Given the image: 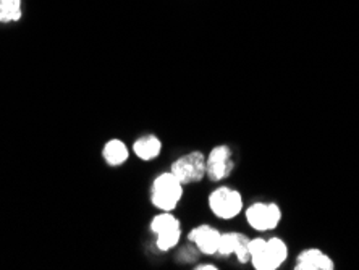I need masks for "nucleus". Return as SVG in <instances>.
<instances>
[{
	"mask_svg": "<svg viewBox=\"0 0 359 270\" xmlns=\"http://www.w3.org/2000/svg\"><path fill=\"white\" fill-rule=\"evenodd\" d=\"M183 198V183L172 172L161 173L151 188V201L162 212H172Z\"/></svg>",
	"mask_w": 359,
	"mask_h": 270,
	"instance_id": "1",
	"label": "nucleus"
},
{
	"mask_svg": "<svg viewBox=\"0 0 359 270\" xmlns=\"http://www.w3.org/2000/svg\"><path fill=\"white\" fill-rule=\"evenodd\" d=\"M151 231L157 235L156 245L161 251H170L178 245L182 238V225L175 215L170 212H162L156 215L151 222Z\"/></svg>",
	"mask_w": 359,
	"mask_h": 270,
	"instance_id": "2",
	"label": "nucleus"
},
{
	"mask_svg": "<svg viewBox=\"0 0 359 270\" xmlns=\"http://www.w3.org/2000/svg\"><path fill=\"white\" fill-rule=\"evenodd\" d=\"M209 208L219 219L230 220L235 219L243 209L241 193L229 187H222L215 189L209 196Z\"/></svg>",
	"mask_w": 359,
	"mask_h": 270,
	"instance_id": "3",
	"label": "nucleus"
},
{
	"mask_svg": "<svg viewBox=\"0 0 359 270\" xmlns=\"http://www.w3.org/2000/svg\"><path fill=\"white\" fill-rule=\"evenodd\" d=\"M183 184L198 183L205 177V156L199 151L188 152L172 163V170Z\"/></svg>",
	"mask_w": 359,
	"mask_h": 270,
	"instance_id": "4",
	"label": "nucleus"
},
{
	"mask_svg": "<svg viewBox=\"0 0 359 270\" xmlns=\"http://www.w3.org/2000/svg\"><path fill=\"white\" fill-rule=\"evenodd\" d=\"M282 219V210L277 204L256 203L246 209V220L255 230H273Z\"/></svg>",
	"mask_w": 359,
	"mask_h": 270,
	"instance_id": "5",
	"label": "nucleus"
},
{
	"mask_svg": "<svg viewBox=\"0 0 359 270\" xmlns=\"http://www.w3.org/2000/svg\"><path fill=\"white\" fill-rule=\"evenodd\" d=\"M233 170V152L229 146H215L205 158V175L212 182L225 180Z\"/></svg>",
	"mask_w": 359,
	"mask_h": 270,
	"instance_id": "6",
	"label": "nucleus"
},
{
	"mask_svg": "<svg viewBox=\"0 0 359 270\" xmlns=\"http://www.w3.org/2000/svg\"><path fill=\"white\" fill-rule=\"evenodd\" d=\"M219 254L222 256H229V254H235L236 259L241 264H246L251 261L250 254V238L243 233H222L219 241Z\"/></svg>",
	"mask_w": 359,
	"mask_h": 270,
	"instance_id": "7",
	"label": "nucleus"
},
{
	"mask_svg": "<svg viewBox=\"0 0 359 270\" xmlns=\"http://www.w3.org/2000/svg\"><path fill=\"white\" fill-rule=\"evenodd\" d=\"M250 254L252 266L257 270H276L282 266V262L276 257L267 240H264V238L250 240Z\"/></svg>",
	"mask_w": 359,
	"mask_h": 270,
	"instance_id": "8",
	"label": "nucleus"
},
{
	"mask_svg": "<svg viewBox=\"0 0 359 270\" xmlns=\"http://www.w3.org/2000/svg\"><path fill=\"white\" fill-rule=\"evenodd\" d=\"M222 233L210 225H199L188 233V241L196 245L198 251L203 254H215L219 251V241Z\"/></svg>",
	"mask_w": 359,
	"mask_h": 270,
	"instance_id": "9",
	"label": "nucleus"
},
{
	"mask_svg": "<svg viewBox=\"0 0 359 270\" xmlns=\"http://www.w3.org/2000/svg\"><path fill=\"white\" fill-rule=\"evenodd\" d=\"M294 269L297 270H334L335 264L325 252H322L320 250H316V248H311V250H304L299 254Z\"/></svg>",
	"mask_w": 359,
	"mask_h": 270,
	"instance_id": "10",
	"label": "nucleus"
},
{
	"mask_svg": "<svg viewBox=\"0 0 359 270\" xmlns=\"http://www.w3.org/2000/svg\"><path fill=\"white\" fill-rule=\"evenodd\" d=\"M161 151H162V142L159 137L154 135L142 136L138 141H135L133 144V152L136 154V157L146 162L159 157Z\"/></svg>",
	"mask_w": 359,
	"mask_h": 270,
	"instance_id": "11",
	"label": "nucleus"
},
{
	"mask_svg": "<svg viewBox=\"0 0 359 270\" xmlns=\"http://www.w3.org/2000/svg\"><path fill=\"white\" fill-rule=\"evenodd\" d=\"M102 157L104 161L109 163V166H121L128 161L130 151L123 141L120 140H110L104 144L102 147Z\"/></svg>",
	"mask_w": 359,
	"mask_h": 270,
	"instance_id": "12",
	"label": "nucleus"
},
{
	"mask_svg": "<svg viewBox=\"0 0 359 270\" xmlns=\"http://www.w3.org/2000/svg\"><path fill=\"white\" fill-rule=\"evenodd\" d=\"M23 15L21 0H0V23H13Z\"/></svg>",
	"mask_w": 359,
	"mask_h": 270,
	"instance_id": "13",
	"label": "nucleus"
},
{
	"mask_svg": "<svg viewBox=\"0 0 359 270\" xmlns=\"http://www.w3.org/2000/svg\"><path fill=\"white\" fill-rule=\"evenodd\" d=\"M196 270H217L219 267H215L214 264H199L198 267H194Z\"/></svg>",
	"mask_w": 359,
	"mask_h": 270,
	"instance_id": "14",
	"label": "nucleus"
}]
</instances>
